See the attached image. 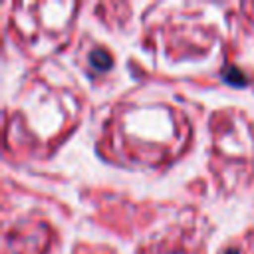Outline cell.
I'll return each mask as SVG.
<instances>
[{
    "label": "cell",
    "instance_id": "cell-1",
    "mask_svg": "<svg viewBox=\"0 0 254 254\" xmlns=\"http://www.w3.org/2000/svg\"><path fill=\"white\" fill-rule=\"evenodd\" d=\"M89 60H91V65L97 67V69H107L109 64H111V58L105 50H95L89 54Z\"/></svg>",
    "mask_w": 254,
    "mask_h": 254
},
{
    "label": "cell",
    "instance_id": "cell-2",
    "mask_svg": "<svg viewBox=\"0 0 254 254\" xmlns=\"http://www.w3.org/2000/svg\"><path fill=\"white\" fill-rule=\"evenodd\" d=\"M224 79L228 81V83H232V85H244L246 83V77H244V73L238 69V67H226L224 69Z\"/></svg>",
    "mask_w": 254,
    "mask_h": 254
}]
</instances>
